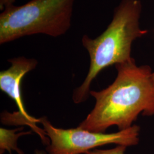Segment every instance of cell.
<instances>
[{
  "instance_id": "277c9868",
  "label": "cell",
  "mask_w": 154,
  "mask_h": 154,
  "mask_svg": "<svg viewBox=\"0 0 154 154\" xmlns=\"http://www.w3.org/2000/svg\"><path fill=\"white\" fill-rule=\"evenodd\" d=\"M49 138L47 154H84L96 147L110 144L127 147L139 142L140 127L134 125L127 129L113 133L91 132L78 127L63 129L54 126L46 117L39 119Z\"/></svg>"
},
{
  "instance_id": "6da1fadb",
  "label": "cell",
  "mask_w": 154,
  "mask_h": 154,
  "mask_svg": "<svg viewBox=\"0 0 154 154\" xmlns=\"http://www.w3.org/2000/svg\"><path fill=\"white\" fill-rule=\"evenodd\" d=\"M116 67L117 75L111 85L99 91H90L95 99V105L79 127L94 132H105L112 126L123 130L134 125L140 114L154 116L151 67L138 66L132 58Z\"/></svg>"
},
{
  "instance_id": "5b68a950",
  "label": "cell",
  "mask_w": 154,
  "mask_h": 154,
  "mask_svg": "<svg viewBox=\"0 0 154 154\" xmlns=\"http://www.w3.org/2000/svg\"><path fill=\"white\" fill-rule=\"evenodd\" d=\"M11 66L5 70L0 72V89L13 99L18 109V115L22 117L23 122L26 123L33 130L37 133L45 145L50 143L49 138L45 135L44 131L39 129L35 123L39 122V119L34 118L29 116L24 107L21 93V82L23 77L34 70L38 62L33 58L19 57L8 60Z\"/></svg>"
},
{
  "instance_id": "30bf717a",
  "label": "cell",
  "mask_w": 154,
  "mask_h": 154,
  "mask_svg": "<svg viewBox=\"0 0 154 154\" xmlns=\"http://www.w3.org/2000/svg\"><path fill=\"white\" fill-rule=\"evenodd\" d=\"M152 81H153L154 84V72H153L152 74Z\"/></svg>"
},
{
  "instance_id": "9c48e42d",
  "label": "cell",
  "mask_w": 154,
  "mask_h": 154,
  "mask_svg": "<svg viewBox=\"0 0 154 154\" xmlns=\"http://www.w3.org/2000/svg\"><path fill=\"white\" fill-rule=\"evenodd\" d=\"M34 154H47V152H46V151H44V150L36 149V150H35Z\"/></svg>"
},
{
  "instance_id": "3957f363",
  "label": "cell",
  "mask_w": 154,
  "mask_h": 154,
  "mask_svg": "<svg viewBox=\"0 0 154 154\" xmlns=\"http://www.w3.org/2000/svg\"><path fill=\"white\" fill-rule=\"evenodd\" d=\"M75 1L31 0L6 8L0 14V44L34 34H65L71 26Z\"/></svg>"
},
{
  "instance_id": "52a82bcc",
  "label": "cell",
  "mask_w": 154,
  "mask_h": 154,
  "mask_svg": "<svg viewBox=\"0 0 154 154\" xmlns=\"http://www.w3.org/2000/svg\"><path fill=\"white\" fill-rule=\"evenodd\" d=\"M126 149V146L117 145L114 148L107 149H94L84 154H125Z\"/></svg>"
},
{
  "instance_id": "7a4b0ae2",
  "label": "cell",
  "mask_w": 154,
  "mask_h": 154,
  "mask_svg": "<svg viewBox=\"0 0 154 154\" xmlns=\"http://www.w3.org/2000/svg\"><path fill=\"white\" fill-rule=\"evenodd\" d=\"M142 4L139 0H122L112 20L105 31L95 38L84 35L83 47L90 57L88 75L82 84L75 89L72 100L76 104L85 102L92 82L99 72L114 65L130 61L133 42L148 31L140 26Z\"/></svg>"
},
{
  "instance_id": "8992f818",
  "label": "cell",
  "mask_w": 154,
  "mask_h": 154,
  "mask_svg": "<svg viewBox=\"0 0 154 154\" xmlns=\"http://www.w3.org/2000/svg\"><path fill=\"white\" fill-rule=\"evenodd\" d=\"M23 128H18L14 130H8L4 128L0 129V153L4 154L6 150H8L11 154V151H14L18 154H24V152L18 147L17 140L22 135L31 133L28 132H20Z\"/></svg>"
},
{
  "instance_id": "ba28073f",
  "label": "cell",
  "mask_w": 154,
  "mask_h": 154,
  "mask_svg": "<svg viewBox=\"0 0 154 154\" xmlns=\"http://www.w3.org/2000/svg\"><path fill=\"white\" fill-rule=\"evenodd\" d=\"M16 0H0V9L4 10L6 8H9L14 5Z\"/></svg>"
}]
</instances>
